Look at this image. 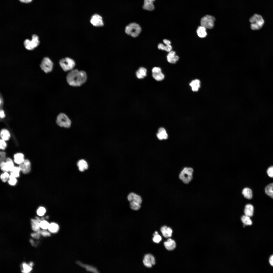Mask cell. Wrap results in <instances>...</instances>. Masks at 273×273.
I'll list each match as a JSON object with an SVG mask.
<instances>
[{"instance_id": "cell-9", "label": "cell", "mask_w": 273, "mask_h": 273, "mask_svg": "<svg viewBox=\"0 0 273 273\" xmlns=\"http://www.w3.org/2000/svg\"><path fill=\"white\" fill-rule=\"evenodd\" d=\"M40 66L41 69L45 73H48L52 71L53 63L48 57H46L42 59Z\"/></svg>"}, {"instance_id": "cell-25", "label": "cell", "mask_w": 273, "mask_h": 273, "mask_svg": "<svg viewBox=\"0 0 273 273\" xmlns=\"http://www.w3.org/2000/svg\"><path fill=\"white\" fill-rule=\"evenodd\" d=\"M0 135L2 139L6 141L8 140L10 137V134L8 130L3 129L1 131Z\"/></svg>"}, {"instance_id": "cell-15", "label": "cell", "mask_w": 273, "mask_h": 273, "mask_svg": "<svg viewBox=\"0 0 273 273\" xmlns=\"http://www.w3.org/2000/svg\"><path fill=\"white\" fill-rule=\"evenodd\" d=\"M144 265L146 267H151L155 264L154 257L151 254H147L145 255L143 260Z\"/></svg>"}, {"instance_id": "cell-18", "label": "cell", "mask_w": 273, "mask_h": 273, "mask_svg": "<svg viewBox=\"0 0 273 273\" xmlns=\"http://www.w3.org/2000/svg\"><path fill=\"white\" fill-rule=\"evenodd\" d=\"M155 0H144V4L143 7L145 10L152 11L154 8L153 2Z\"/></svg>"}, {"instance_id": "cell-1", "label": "cell", "mask_w": 273, "mask_h": 273, "mask_svg": "<svg viewBox=\"0 0 273 273\" xmlns=\"http://www.w3.org/2000/svg\"><path fill=\"white\" fill-rule=\"evenodd\" d=\"M87 79L86 73L83 71L73 69L67 74L66 80L67 83L71 86L79 87L85 83Z\"/></svg>"}, {"instance_id": "cell-17", "label": "cell", "mask_w": 273, "mask_h": 273, "mask_svg": "<svg viewBox=\"0 0 273 273\" xmlns=\"http://www.w3.org/2000/svg\"><path fill=\"white\" fill-rule=\"evenodd\" d=\"M175 52L173 51H171L167 56V59L168 62L170 63L174 64L176 63L178 61L179 58L178 56L175 55Z\"/></svg>"}, {"instance_id": "cell-48", "label": "cell", "mask_w": 273, "mask_h": 273, "mask_svg": "<svg viewBox=\"0 0 273 273\" xmlns=\"http://www.w3.org/2000/svg\"><path fill=\"white\" fill-rule=\"evenodd\" d=\"M163 42L166 45H170L171 43V42L170 41L167 39H164L163 40Z\"/></svg>"}, {"instance_id": "cell-10", "label": "cell", "mask_w": 273, "mask_h": 273, "mask_svg": "<svg viewBox=\"0 0 273 273\" xmlns=\"http://www.w3.org/2000/svg\"><path fill=\"white\" fill-rule=\"evenodd\" d=\"M215 18L210 15H207L203 17L201 19V26L206 29H211L214 27Z\"/></svg>"}, {"instance_id": "cell-11", "label": "cell", "mask_w": 273, "mask_h": 273, "mask_svg": "<svg viewBox=\"0 0 273 273\" xmlns=\"http://www.w3.org/2000/svg\"><path fill=\"white\" fill-rule=\"evenodd\" d=\"M5 161L0 162L1 169L4 172H10L14 167L13 161L9 157L7 158Z\"/></svg>"}, {"instance_id": "cell-5", "label": "cell", "mask_w": 273, "mask_h": 273, "mask_svg": "<svg viewBox=\"0 0 273 273\" xmlns=\"http://www.w3.org/2000/svg\"><path fill=\"white\" fill-rule=\"evenodd\" d=\"M125 31L127 34L133 37H136L140 34L141 29L139 25L135 22H132L126 26Z\"/></svg>"}, {"instance_id": "cell-54", "label": "cell", "mask_w": 273, "mask_h": 273, "mask_svg": "<svg viewBox=\"0 0 273 273\" xmlns=\"http://www.w3.org/2000/svg\"><path fill=\"white\" fill-rule=\"evenodd\" d=\"M155 234H158V233L157 232L155 231Z\"/></svg>"}, {"instance_id": "cell-12", "label": "cell", "mask_w": 273, "mask_h": 273, "mask_svg": "<svg viewBox=\"0 0 273 273\" xmlns=\"http://www.w3.org/2000/svg\"><path fill=\"white\" fill-rule=\"evenodd\" d=\"M152 76L156 80L160 81L163 80L165 77L162 72L161 69L158 67H154L152 69Z\"/></svg>"}, {"instance_id": "cell-42", "label": "cell", "mask_w": 273, "mask_h": 273, "mask_svg": "<svg viewBox=\"0 0 273 273\" xmlns=\"http://www.w3.org/2000/svg\"><path fill=\"white\" fill-rule=\"evenodd\" d=\"M6 141L1 139L0 140V148L2 150H4L6 148L7 145Z\"/></svg>"}, {"instance_id": "cell-49", "label": "cell", "mask_w": 273, "mask_h": 273, "mask_svg": "<svg viewBox=\"0 0 273 273\" xmlns=\"http://www.w3.org/2000/svg\"><path fill=\"white\" fill-rule=\"evenodd\" d=\"M269 262L270 264L273 266V255L271 256L269 260Z\"/></svg>"}, {"instance_id": "cell-34", "label": "cell", "mask_w": 273, "mask_h": 273, "mask_svg": "<svg viewBox=\"0 0 273 273\" xmlns=\"http://www.w3.org/2000/svg\"><path fill=\"white\" fill-rule=\"evenodd\" d=\"M21 171L19 167L14 166L12 170L10 171L11 174L15 177H18L19 176V172Z\"/></svg>"}, {"instance_id": "cell-7", "label": "cell", "mask_w": 273, "mask_h": 273, "mask_svg": "<svg viewBox=\"0 0 273 273\" xmlns=\"http://www.w3.org/2000/svg\"><path fill=\"white\" fill-rule=\"evenodd\" d=\"M56 122L60 127L67 128H70L71 124L70 119L63 113H61L58 115L57 117Z\"/></svg>"}, {"instance_id": "cell-43", "label": "cell", "mask_w": 273, "mask_h": 273, "mask_svg": "<svg viewBox=\"0 0 273 273\" xmlns=\"http://www.w3.org/2000/svg\"><path fill=\"white\" fill-rule=\"evenodd\" d=\"M267 172L268 176L270 177L273 178V166L269 167L267 170Z\"/></svg>"}, {"instance_id": "cell-16", "label": "cell", "mask_w": 273, "mask_h": 273, "mask_svg": "<svg viewBox=\"0 0 273 273\" xmlns=\"http://www.w3.org/2000/svg\"><path fill=\"white\" fill-rule=\"evenodd\" d=\"M156 136L158 139L162 140L167 139L168 135L165 129L163 127H160L158 130Z\"/></svg>"}, {"instance_id": "cell-41", "label": "cell", "mask_w": 273, "mask_h": 273, "mask_svg": "<svg viewBox=\"0 0 273 273\" xmlns=\"http://www.w3.org/2000/svg\"><path fill=\"white\" fill-rule=\"evenodd\" d=\"M153 240L155 242L158 243L162 240V238L161 236L158 234H154Z\"/></svg>"}, {"instance_id": "cell-23", "label": "cell", "mask_w": 273, "mask_h": 273, "mask_svg": "<svg viewBox=\"0 0 273 273\" xmlns=\"http://www.w3.org/2000/svg\"><path fill=\"white\" fill-rule=\"evenodd\" d=\"M189 85L193 91L197 92L200 87V82L199 79H195L191 82L189 83Z\"/></svg>"}, {"instance_id": "cell-36", "label": "cell", "mask_w": 273, "mask_h": 273, "mask_svg": "<svg viewBox=\"0 0 273 273\" xmlns=\"http://www.w3.org/2000/svg\"><path fill=\"white\" fill-rule=\"evenodd\" d=\"M16 178L11 174L9 175L8 183L9 185L11 186H14L17 183Z\"/></svg>"}, {"instance_id": "cell-20", "label": "cell", "mask_w": 273, "mask_h": 273, "mask_svg": "<svg viewBox=\"0 0 273 273\" xmlns=\"http://www.w3.org/2000/svg\"><path fill=\"white\" fill-rule=\"evenodd\" d=\"M147 70L143 67H141L136 72V76L139 79H142L146 77L147 75Z\"/></svg>"}, {"instance_id": "cell-46", "label": "cell", "mask_w": 273, "mask_h": 273, "mask_svg": "<svg viewBox=\"0 0 273 273\" xmlns=\"http://www.w3.org/2000/svg\"><path fill=\"white\" fill-rule=\"evenodd\" d=\"M44 230L40 231V233L42 236L44 237H47L50 236V233L48 231Z\"/></svg>"}, {"instance_id": "cell-8", "label": "cell", "mask_w": 273, "mask_h": 273, "mask_svg": "<svg viewBox=\"0 0 273 273\" xmlns=\"http://www.w3.org/2000/svg\"><path fill=\"white\" fill-rule=\"evenodd\" d=\"M59 63L61 67L65 71H71L73 69L75 65L74 61L69 57L61 59Z\"/></svg>"}, {"instance_id": "cell-13", "label": "cell", "mask_w": 273, "mask_h": 273, "mask_svg": "<svg viewBox=\"0 0 273 273\" xmlns=\"http://www.w3.org/2000/svg\"><path fill=\"white\" fill-rule=\"evenodd\" d=\"M90 21L91 24L95 26L101 27L104 25L102 17L97 14H95L93 15Z\"/></svg>"}, {"instance_id": "cell-4", "label": "cell", "mask_w": 273, "mask_h": 273, "mask_svg": "<svg viewBox=\"0 0 273 273\" xmlns=\"http://www.w3.org/2000/svg\"><path fill=\"white\" fill-rule=\"evenodd\" d=\"M193 172V169L192 168L185 167L179 174V178L184 184H188L192 180Z\"/></svg>"}, {"instance_id": "cell-38", "label": "cell", "mask_w": 273, "mask_h": 273, "mask_svg": "<svg viewBox=\"0 0 273 273\" xmlns=\"http://www.w3.org/2000/svg\"><path fill=\"white\" fill-rule=\"evenodd\" d=\"M9 176V175L8 172H4L1 175V179L3 182H5L8 180Z\"/></svg>"}, {"instance_id": "cell-47", "label": "cell", "mask_w": 273, "mask_h": 273, "mask_svg": "<svg viewBox=\"0 0 273 273\" xmlns=\"http://www.w3.org/2000/svg\"><path fill=\"white\" fill-rule=\"evenodd\" d=\"M0 116L1 119L4 118L5 117L4 111L2 109H1L0 111Z\"/></svg>"}, {"instance_id": "cell-52", "label": "cell", "mask_w": 273, "mask_h": 273, "mask_svg": "<svg viewBox=\"0 0 273 273\" xmlns=\"http://www.w3.org/2000/svg\"><path fill=\"white\" fill-rule=\"evenodd\" d=\"M28 265H29V266H31V267H32V266H33V262H30V263H29V264H28Z\"/></svg>"}, {"instance_id": "cell-19", "label": "cell", "mask_w": 273, "mask_h": 273, "mask_svg": "<svg viewBox=\"0 0 273 273\" xmlns=\"http://www.w3.org/2000/svg\"><path fill=\"white\" fill-rule=\"evenodd\" d=\"M161 231L163 236L166 238L170 237L172 236V230L170 228H167L166 226H163L161 228Z\"/></svg>"}, {"instance_id": "cell-2", "label": "cell", "mask_w": 273, "mask_h": 273, "mask_svg": "<svg viewBox=\"0 0 273 273\" xmlns=\"http://www.w3.org/2000/svg\"><path fill=\"white\" fill-rule=\"evenodd\" d=\"M127 199L129 202L130 207L132 210H138L141 208L142 200L139 195L133 192H130L127 195Z\"/></svg>"}, {"instance_id": "cell-27", "label": "cell", "mask_w": 273, "mask_h": 273, "mask_svg": "<svg viewBox=\"0 0 273 273\" xmlns=\"http://www.w3.org/2000/svg\"><path fill=\"white\" fill-rule=\"evenodd\" d=\"M196 32L198 36L201 38L205 37L207 34L206 29L201 26L198 27Z\"/></svg>"}, {"instance_id": "cell-6", "label": "cell", "mask_w": 273, "mask_h": 273, "mask_svg": "<svg viewBox=\"0 0 273 273\" xmlns=\"http://www.w3.org/2000/svg\"><path fill=\"white\" fill-rule=\"evenodd\" d=\"M39 43L38 36L36 34H33L32 36L31 40L27 39L24 40V45L26 49L32 50L37 47Z\"/></svg>"}, {"instance_id": "cell-39", "label": "cell", "mask_w": 273, "mask_h": 273, "mask_svg": "<svg viewBox=\"0 0 273 273\" xmlns=\"http://www.w3.org/2000/svg\"><path fill=\"white\" fill-rule=\"evenodd\" d=\"M50 224L46 221L42 220L40 222V227L43 230H46L48 228Z\"/></svg>"}, {"instance_id": "cell-14", "label": "cell", "mask_w": 273, "mask_h": 273, "mask_svg": "<svg viewBox=\"0 0 273 273\" xmlns=\"http://www.w3.org/2000/svg\"><path fill=\"white\" fill-rule=\"evenodd\" d=\"M21 171L24 174H27L30 172L31 170V163L28 159H25L24 161L19 165Z\"/></svg>"}, {"instance_id": "cell-26", "label": "cell", "mask_w": 273, "mask_h": 273, "mask_svg": "<svg viewBox=\"0 0 273 273\" xmlns=\"http://www.w3.org/2000/svg\"><path fill=\"white\" fill-rule=\"evenodd\" d=\"M254 207L251 204H247L246 205L244 210V213L245 215L249 217L252 216L253 214Z\"/></svg>"}, {"instance_id": "cell-3", "label": "cell", "mask_w": 273, "mask_h": 273, "mask_svg": "<svg viewBox=\"0 0 273 273\" xmlns=\"http://www.w3.org/2000/svg\"><path fill=\"white\" fill-rule=\"evenodd\" d=\"M251 23V29L253 30L260 29L264 24L265 21L262 16L260 15L255 14L249 19Z\"/></svg>"}, {"instance_id": "cell-45", "label": "cell", "mask_w": 273, "mask_h": 273, "mask_svg": "<svg viewBox=\"0 0 273 273\" xmlns=\"http://www.w3.org/2000/svg\"><path fill=\"white\" fill-rule=\"evenodd\" d=\"M0 162L5 161L6 159V153L4 151H1L0 152Z\"/></svg>"}, {"instance_id": "cell-24", "label": "cell", "mask_w": 273, "mask_h": 273, "mask_svg": "<svg viewBox=\"0 0 273 273\" xmlns=\"http://www.w3.org/2000/svg\"><path fill=\"white\" fill-rule=\"evenodd\" d=\"M77 164L79 169L80 171H83L88 168V165L87 162L83 159L79 160Z\"/></svg>"}, {"instance_id": "cell-31", "label": "cell", "mask_w": 273, "mask_h": 273, "mask_svg": "<svg viewBox=\"0 0 273 273\" xmlns=\"http://www.w3.org/2000/svg\"><path fill=\"white\" fill-rule=\"evenodd\" d=\"M31 224L32 229L34 231L37 232L40 230V223L36 219H32Z\"/></svg>"}, {"instance_id": "cell-51", "label": "cell", "mask_w": 273, "mask_h": 273, "mask_svg": "<svg viewBox=\"0 0 273 273\" xmlns=\"http://www.w3.org/2000/svg\"><path fill=\"white\" fill-rule=\"evenodd\" d=\"M3 99L1 98V97L0 101L1 106V105H2L3 104Z\"/></svg>"}, {"instance_id": "cell-40", "label": "cell", "mask_w": 273, "mask_h": 273, "mask_svg": "<svg viewBox=\"0 0 273 273\" xmlns=\"http://www.w3.org/2000/svg\"><path fill=\"white\" fill-rule=\"evenodd\" d=\"M46 212V210L43 207H40L38 209L37 211V214L39 216L43 215Z\"/></svg>"}, {"instance_id": "cell-22", "label": "cell", "mask_w": 273, "mask_h": 273, "mask_svg": "<svg viewBox=\"0 0 273 273\" xmlns=\"http://www.w3.org/2000/svg\"><path fill=\"white\" fill-rule=\"evenodd\" d=\"M24 155L21 153H17L14 155V162L19 165L25 160Z\"/></svg>"}, {"instance_id": "cell-35", "label": "cell", "mask_w": 273, "mask_h": 273, "mask_svg": "<svg viewBox=\"0 0 273 273\" xmlns=\"http://www.w3.org/2000/svg\"><path fill=\"white\" fill-rule=\"evenodd\" d=\"M241 220L242 222L245 224L249 225L252 224V222L249 217L245 215L242 217Z\"/></svg>"}, {"instance_id": "cell-33", "label": "cell", "mask_w": 273, "mask_h": 273, "mask_svg": "<svg viewBox=\"0 0 273 273\" xmlns=\"http://www.w3.org/2000/svg\"><path fill=\"white\" fill-rule=\"evenodd\" d=\"M158 48L159 49L165 50L169 52L171 51L172 47L170 45L165 46L162 43H159L158 45Z\"/></svg>"}, {"instance_id": "cell-50", "label": "cell", "mask_w": 273, "mask_h": 273, "mask_svg": "<svg viewBox=\"0 0 273 273\" xmlns=\"http://www.w3.org/2000/svg\"><path fill=\"white\" fill-rule=\"evenodd\" d=\"M21 2H24L25 3H28L31 2L32 0H19Z\"/></svg>"}, {"instance_id": "cell-37", "label": "cell", "mask_w": 273, "mask_h": 273, "mask_svg": "<svg viewBox=\"0 0 273 273\" xmlns=\"http://www.w3.org/2000/svg\"><path fill=\"white\" fill-rule=\"evenodd\" d=\"M22 266L23 269L21 271L23 273H29L32 269V267L25 263L23 264Z\"/></svg>"}, {"instance_id": "cell-29", "label": "cell", "mask_w": 273, "mask_h": 273, "mask_svg": "<svg viewBox=\"0 0 273 273\" xmlns=\"http://www.w3.org/2000/svg\"><path fill=\"white\" fill-rule=\"evenodd\" d=\"M242 193L244 197L246 198L251 199L252 198V191L249 188H244L242 191Z\"/></svg>"}, {"instance_id": "cell-30", "label": "cell", "mask_w": 273, "mask_h": 273, "mask_svg": "<svg viewBox=\"0 0 273 273\" xmlns=\"http://www.w3.org/2000/svg\"><path fill=\"white\" fill-rule=\"evenodd\" d=\"M265 190L267 195L273 198V183L268 185L265 187Z\"/></svg>"}, {"instance_id": "cell-53", "label": "cell", "mask_w": 273, "mask_h": 273, "mask_svg": "<svg viewBox=\"0 0 273 273\" xmlns=\"http://www.w3.org/2000/svg\"><path fill=\"white\" fill-rule=\"evenodd\" d=\"M30 242H31V243H32V244H33V242H33V240H32V239H31V240H30Z\"/></svg>"}, {"instance_id": "cell-28", "label": "cell", "mask_w": 273, "mask_h": 273, "mask_svg": "<svg viewBox=\"0 0 273 273\" xmlns=\"http://www.w3.org/2000/svg\"><path fill=\"white\" fill-rule=\"evenodd\" d=\"M77 263L80 266L85 268L88 271L95 273L99 272L97 269L95 267L83 264L79 261H78Z\"/></svg>"}, {"instance_id": "cell-44", "label": "cell", "mask_w": 273, "mask_h": 273, "mask_svg": "<svg viewBox=\"0 0 273 273\" xmlns=\"http://www.w3.org/2000/svg\"><path fill=\"white\" fill-rule=\"evenodd\" d=\"M40 230L36 233H33L31 234V236L32 237L36 239L39 238L41 235L40 233Z\"/></svg>"}, {"instance_id": "cell-32", "label": "cell", "mask_w": 273, "mask_h": 273, "mask_svg": "<svg viewBox=\"0 0 273 273\" xmlns=\"http://www.w3.org/2000/svg\"><path fill=\"white\" fill-rule=\"evenodd\" d=\"M48 229L51 233H56L59 230V226L56 223H52L50 224Z\"/></svg>"}, {"instance_id": "cell-21", "label": "cell", "mask_w": 273, "mask_h": 273, "mask_svg": "<svg viewBox=\"0 0 273 273\" xmlns=\"http://www.w3.org/2000/svg\"><path fill=\"white\" fill-rule=\"evenodd\" d=\"M164 245L167 249L169 251L172 250L176 247V243L174 240L170 238L168 239L167 241L164 243Z\"/></svg>"}]
</instances>
